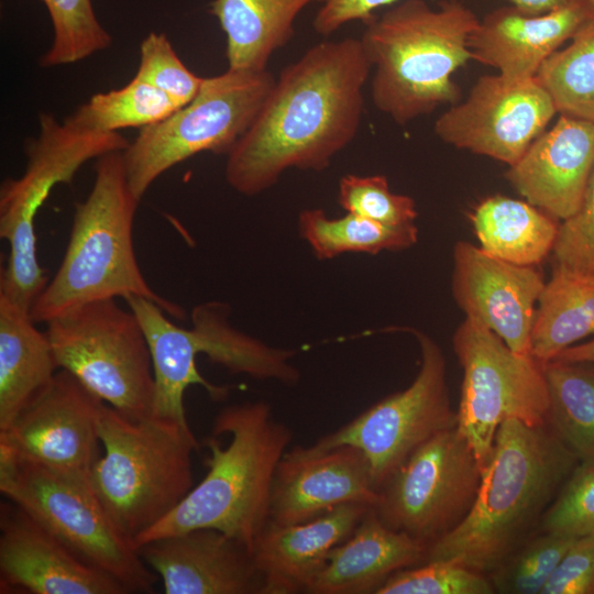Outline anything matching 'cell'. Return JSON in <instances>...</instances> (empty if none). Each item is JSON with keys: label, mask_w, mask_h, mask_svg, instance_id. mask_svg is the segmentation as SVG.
<instances>
[{"label": "cell", "mask_w": 594, "mask_h": 594, "mask_svg": "<svg viewBox=\"0 0 594 594\" xmlns=\"http://www.w3.org/2000/svg\"><path fill=\"white\" fill-rule=\"evenodd\" d=\"M539 530L594 535V463H579L544 512Z\"/></svg>", "instance_id": "8d00e7d4"}, {"label": "cell", "mask_w": 594, "mask_h": 594, "mask_svg": "<svg viewBox=\"0 0 594 594\" xmlns=\"http://www.w3.org/2000/svg\"><path fill=\"white\" fill-rule=\"evenodd\" d=\"M371 70L355 37L320 42L285 66L254 121L227 155L228 184L254 196L289 168H327L356 136Z\"/></svg>", "instance_id": "6da1fadb"}, {"label": "cell", "mask_w": 594, "mask_h": 594, "mask_svg": "<svg viewBox=\"0 0 594 594\" xmlns=\"http://www.w3.org/2000/svg\"><path fill=\"white\" fill-rule=\"evenodd\" d=\"M300 235L320 260L348 252L377 254L413 246L418 239L414 223L389 226L346 212L329 218L322 209H305L299 215Z\"/></svg>", "instance_id": "f546056e"}, {"label": "cell", "mask_w": 594, "mask_h": 594, "mask_svg": "<svg viewBox=\"0 0 594 594\" xmlns=\"http://www.w3.org/2000/svg\"><path fill=\"white\" fill-rule=\"evenodd\" d=\"M105 454L89 482L112 520L133 541L173 512L194 487L189 425L150 416L130 419L105 403L99 416Z\"/></svg>", "instance_id": "8992f818"}, {"label": "cell", "mask_w": 594, "mask_h": 594, "mask_svg": "<svg viewBox=\"0 0 594 594\" xmlns=\"http://www.w3.org/2000/svg\"><path fill=\"white\" fill-rule=\"evenodd\" d=\"M470 219L481 249L521 266H535L552 253L560 227L528 201L505 196L483 200Z\"/></svg>", "instance_id": "4316f807"}, {"label": "cell", "mask_w": 594, "mask_h": 594, "mask_svg": "<svg viewBox=\"0 0 594 594\" xmlns=\"http://www.w3.org/2000/svg\"><path fill=\"white\" fill-rule=\"evenodd\" d=\"M145 333L153 363L155 393L153 416L188 426L184 395L191 385L204 387L216 400L227 397L229 387L208 382L198 371L196 359L206 354L232 373L256 380H276L294 385L298 370L290 363L294 351L268 346L233 328L229 307L209 301L190 314L191 327L183 328L152 300L141 296L124 299Z\"/></svg>", "instance_id": "52a82bcc"}, {"label": "cell", "mask_w": 594, "mask_h": 594, "mask_svg": "<svg viewBox=\"0 0 594 594\" xmlns=\"http://www.w3.org/2000/svg\"><path fill=\"white\" fill-rule=\"evenodd\" d=\"M378 493L363 452L343 444L296 446L282 457L273 480L268 522L294 525L348 503L375 506Z\"/></svg>", "instance_id": "d6986e66"}, {"label": "cell", "mask_w": 594, "mask_h": 594, "mask_svg": "<svg viewBox=\"0 0 594 594\" xmlns=\"http://www.w3.org/2000/svg\"><path fill=\"white\" fill-rule=\"evenodd\" d=\"M338 202L346 212L389 226L414 223L417 217L414 199L392 193L383 175H344Z\"/></svg>", "instance_id": "d590c367"}, {"label": "cell", "mask_w": 594, "mask_h": 594, "mask_svg": "<svg viewBox=\"0 0 594 594\" xmlns=\"http://www.w3.org/2000/svg\"><path fill=\"white\" fill-rule=\"evenodd\" d=\"M371 508L348 503L299 524L267 522L251 549L263 579L262 594L306 593L330 551L353 532Z\"/></svg>", "instance_id": "603a6c76"}, {"label": "cell", "mask_w": 594, "mask_h": 594, "mask_svg": "<svg viewBox=\"0 0 594 594\" xmlns=\"http://www.w3.org/2000/svg\"><path fill=\"white\" fill-rule=\"evenodd\" d=\"M275 82L267 70H232L204 78L197 96L144 127L122 151L129 186L141 200L167 169L201 152L228 155L250 128Z\"/></svg>", "instance_id": "30bf717a"}, {"label": "cell", "mask_w": 594, "mask_h": 594, "mask_svg": "<svg viewBox=\"0 0 594 594\" xmlns=\"http://www.w3.org/2000/svg\"><path fill=\"white\" fill-rule=\"evenodd\" d=\"M552 254L557 265L594 274V168L579 209L559 227Z\"/></svg>", "instance_id": "f35d334b"}, {"label": "cell", "mask_w": 594, "mask_h": 594, "mask_svg": "<svg viewBox=\"0 0 594 594\" xmlns=\"http://www.w3.org/2000/svg\"><path fill=\"white\" fill-rule=\"evenodd\" d=\"M575 539L538 529L488 575L495 593L541 594Z\"/></svg>", "instance_id": "836d02e7"}, {"label": "cell", "mask_w": 594, "mask_h": 594, "mask_svg": "<svg viewBox=\"0 0 594 594\" xmlns=\"http://www.w3.org/2000/svg\"><path fill=\"white\" fill-rule=\"evenodd\" d=\"M95 170L89 195L75 204L62 263L30 309L32 319L45 323L89 302L130 296L184 319L182 306L155 293L139 266L132 230L140 200L129 186L122 152L97 158Z\"/></svg>", "instance_id": "5b68a950"}, {"label": "cell", "mask_w": 594, "mask_h": 594, "mask_svg": "<svg viewBox=\"0 0 594 594\" xmlns=\"http://www.w3.org/2000/svg\"><path fill=\"white\" fill-rule=\"evenodd\" d=\"M579 463L548 425L505 420L470 512L428 546L425 562L448 560L488 576L538 530Z\"/></svg>", "instance_id": "7a4b0ae2"}, {"label": "cell", "mask_w": 594, "mask_h": 594, "mask_svg": "<svg viewBox=\"0 0 594 594\" xmlns=\"http://www.w3.org/2000/svg\"><path fill=\"white\" fill-rule=\"evenodd\" d=\"M428 544L386 526L371 508L328 554L306 593L369 594L396 572L424 563Z\"/></svg>", "instance_id": "cb8c5ba5"}, {"label": "cell", "mask_w": 594, "mask_h": 594, "mask_svg": "<svg viewBox=\"0 0 594 594\" xmlns=\"http://www.w3.org/2000/svg\"><path fill=\"white\" fill-rule=\"evenodd\" d=\"M557 113L536 77H480L466 99L451 105L435 123L437 136L460 150L514 165Z\"/></svg>", "instance_id": "9a60e30c"}, {"label": "cell", "mask_w": 594, "mask_h": 594, "mask_svg": "<svg viewBox=\"0 0 594 594\" xmlns=\"http://www.w3.org/2000/svg\"><path fill=\"white\" fill-rule=\"evenodd\" d=\"M177 109L164 91L134 76L120 89L95 94L65 120L84 130L118 132L158 123Z\"/></svg>", "instance_id": "1f68e13d"}, {"label": "cell", "mask_w": 594, "mask_h": 594, "mask_svg": "<svg viewBox=\"0 0 594 594\" xmlns=\"http://www.w3.org/2000/svg\"><path fill=\"white\" fill-rule=\"evenodd\" d=\"M536 78L557 112L594 122V15L539 68Z\"/></svg>", "instance_id": "4dcf8cb0"}, {"label": "cell", "mask_w": 594, "mask_h": 594, "mask_svg": "<svg viewBox=\"0 0 594 594\" xmlns=\"http://www.w3.org/2000/svg\"><path fill=\"white\" fill-rule=\"evenodd\" d=\"M292 438V430L265 402L223 408L204 441L210 452L205 477L173 512L134 540L138 549L153 539L212 528L251 551L268 522L275 471Z\"/></svg>", "instance_id": "3957f363"}, {"label": "cell", "mask_w": 594, "mask_h": 594, "mask_svg": "<svg viewBox=\"0 0 594 594\" xmlns=\"http://www.w3.org/2000/svg\"><path fill=\"white\" fill-rule=\"evenodd\" d=\"M541 594H594V535L574 540Z\"/></svg>", "instance_id": "ab89813d"}, {"label": "cell", "mask_w": 594, "mask_h": 594, "mask_svg": "<svg viewBox=\"0 0 594 594\" xmlns=\"http://www.w3.org/2000/svg\"><path fill=\"white\" fill-rule=\"evenodd\" d=\"M414 334L421 355L414 382L314 444L322 450L343 444L360 449L377 491L419 446L458 425L442 350L426 333L414 331Z\"/></svg>", "instance_id": "5bb4252c"}, {"label": "cell", "mask_w": 594, "mask_h": 594, "mask_svg": "<svg viewBox=\"0 0 594 594\" xmlns=\"http://www.w3.org/2000/svg\"><path fill=\"white\" fill-rule=\"evenodd\" d=\"M38 135L25 144L28 163L19 178L0 188V237L9 243L0 295L30 311L48 279L36 256L35 217L58 184H69L88 161L122 152L129 141L119 132L79 129L51 113L40 114Z\"/></svg>", "instance_id": "ba28073f"}, {"label": "cell", "mask_w": 594, "mask_h": 594, "mask_svg": "<svg viewBox=\"0 0 594 594\" xmlns=\"http://www.w3.org/2000/svg\"><path fill=\"white\" fill-rule=\"evenodd\" d=\"M585 2L588 4L590 9L592 10L594 14V0H585Z\"/></svg>", "instance_id": "ee69618b"}, {"label": "cell", "mask_w": 594, "mask_h": 594, "mask_svg": "<svg viewBox=\"0 0 594 594\" xmlns=\"http://www.w3.org/2000/svg\"><path fill=\"white\" fill-rule=\"evenodd\" d=\"M58 369L130 419L153 415L155 381L145 333L114 298L80 306L45 322Z\"/></svg>", "instance_id": "8fae6325"}, {"label": "cell", "mask_w": 594, "mask_h": 594, "mask_svg": "<svg viewBox=\"0 0 594 594\" xmlns=\"http://www.w3.org/2000/svg\"><path fill=\"white\" fill-rule=\"evenodd\" d=\"M479 20L460 0H443L437 8L404 0L365 23L360 41L374 69V106L405 125L459 102L461 89L452 75L472 59L469 38Z\"/></svg>", "instance_id": "277c9868"}, {"label": "cell", "mask_w": 594, "mask_h": 594, "mask_svg": "<svg viewBox=\"0 0 594 594\" xmlns=\"http://www.w3.org/2000/svg\"><path fill=\"white\" fill-rule=\"evenodd\" d=\"M594 14L585 0L559 9L525 13L514 6L488 12L472 31V59L510 79L536 77L544 61Z\"/></svg>", "instance_id": "7402d4cb"}, {"label": "cell", "mask_w": 594, "mask_h": 594, "mask_svg": "<svg viewBox=\"0 0 594 594\" xmlns=\"http://www.w3.org/2000/svg\"><path fill=\"white\" fill-rule=\"evenodd\" d=\"M490 578L448 560L426 561L393 574L376 594H492Z\"/></svg>", "instance_id": "e575fe53"}, {"label": "cell", "mask_w": 594, "mask_h": 594, "mask_svg": "<svg viewBox=\"0 0 594 594\" xmlns=\"http://www.w3.org/2000/svg\"><path fill=\"white\" fill-rule=\"evenodd\" d=\"M594 168V122L561 114L505 173L529 204L557 220L579 209Z\"/></svg>", "instance_id": "44dd1931"}, {"label": "cell", "mask_w": 594, "mask_h": 594, "mask_svg": "<svg viewBox=\"0 0 594 594\" xmlns=\"http://www.w3.org/2000/svg\"><path fill=\"white\" fill-rule=\"evenodd\" d=\"M553 360L563 362L594 363V339L588 342L571 345L564 349Z\"/></svg>", "instance_id": "7bdbcfd3"}, {"label": "cell", "mask_w": 594, "mask_h": 594, "mask_svg": "<svg viewBox=\"0 0 594 594\" xmlns=\"http://www.w3.org/2000/svg\"><path fill=\"white\" fill-rule=\"evenodd\" d=\"M549 389L547 425L580 463H594V363H543Z\"/></svg>", "instance_id": "f1b7e54d"}, {"label": "cell", "mask_w": 594, "mask_h": 594, "mask_svg": "<svg viewBox=\"0 0 594 594\" xmlns=\"http://www.w3.org/2000/svg\"><path fill=\"white\" fill-rule=\"evenodd\" d=\"M594 333V274L554 264L539 296L531 355L542 364Z\"/></svg>", "instance_id": "83f0119b"}, {"label": "cell", "mask_w": 594, "mask_h": 594, "mask_svg": "<svg viewBox=\"0 0 594 594\" xmlns=\"http://www.w3.org/2000/svg\"><path fill=\"white\" fill-rule=\"evenodd\" d=\"M544 284L535 266L503 261L466 241L454 245L455 302L466 318L495 332L516 353L531 355V330Z\"/></svg>", "instance_id": "e0dca14e"}, {"label": "cell", "mask_w": 594, "mask_h": 594, "mask_svg": "<svg viewBox=\"0 0 594 594\" xmlns=\"http://www.w3.org/2000/svg\"><path fill=\"white\" fill-rule=\"evenodd\" d=\"M482 469L457 427L419 446L378 488L373 509L388 527L430 544L470 512Z\"/></svg>", "instance_id": "4fadbf2b"}, {"label": "cell", "mask_w": 594, "mask_h": 594, "mask_svg": "<svg viewBox=\"0 0 594 594\" xmlns=\"http://www.w3.org/2000/svg\"><path fill=\"white\" fill-rule=\"evenodd\" d=\"M105 402L59 369L3 431L0 449L46 470L89 480L100 459L99 416Z\"/></svg>", "instance_id": "2e32d148"}, {"label": "cell", "mask_w": 594, "mask_h": 594, "mask_svg": "<svg viewBox=\"0 0 594 594\" xmlns=\"http://www.w3.org/2000/svg\"><path fill=\"white\" fill-rule=\"evenodd\" d=\"M0 491L129 593L154 592L157 574L112 520L89 480L55 473L0 449Z\"/></svg>", "instance_id": "9c48e42d"}, {"label": "cell", "mask_w": 594, "mask_h": 594, "mask_svg": "<svg viewBox=\"0 0 594 594\" xmlns=\"http://www.w3.org/2000/svg\"><path fill=\"white\" fill-rule=\"evenodd\" d=\"M140 53L135 77L164 91L178 108L197 96L204 78L186 67L164 33L150 32L141 43Z\"/></svg>", "instance_id": "74e56055"}, {"label": "cell", "mask_w": 594, "mask_h": 594, "mask_svg": "<svg viewBox=\"0 0 594 594\" xmlns=\"http://www.w3.org/2000/svg\"><path fill=\"white\" fill-rule=\"evenodd\" d=\"M452 343L463 371L457 428L483 471L505 420L547 425L550 398L543 364L514 352L495 332L466 317Z\"/></svg>", "instance_id": "7c38bea8"}, {"label": "cell", "mask_w": 594, "mask_h": 594, "mask_svg": "<svg viewBox=\"0 0 594 594\" xmlns=\"http://www.w3.org/2000/svg\"><path fill=\"white\" fill-rule=\"evenodd\" d=\"M35 324L30 311L0 295V431L59 370L45 331Z\"/></svg>", "instance_id": "d4e9b609"}, {"label": "cell", "mask_w": 594, "mask_h": 594, "mask_svg": "<svg viewBox=\"0 0 594 594\" xmlns=\"http://www.w3.org/2000/svg\"><path fill=\"white\" fill-rule=\"evenodd\" d=\"M52 21L54 37L41 57L42 67L77 63L111 45L112 37L99 22L91 0H40Z\"/></svg>", "instance_id": "d6a6232c"}, {"label": "cell", "mask_w": 594, "mask_h": 594, "mask_svg": "<svg viewBox=\"0 0 594 594\" xmlns=\"http://www.w3.org/2000/svg\"><path fill=\"white\" fill-rule=\"evenodd\" d=\"M322 0H213L209 11L226 35L228 69L262 72L294 35L299 13Z\"/></svg>", "instance_id": "484cf974"}, {"label": "cell", "mask_w": 594, "mask_h": 594, "mask_svg": "<svg viewBox=\"0 0 594 594\" xmlns=\"http://www.w3.org/2000/svg\"><path fill=\"white\" fill-rule=\"evenodd\" d=\"M0 592L129 593L119 581L87 564L9 499L0 505Z\"/></svg>", "instance_id": "ac0fdd59"}, {"label": "cell", "mask_w": 594, "mask_h": 594, "mask_svg": "<svg viewBox=\"0 0 594 594\" xmlns=\"http://www.w3.org/2000/svg\"><path fill=\"white\" fill-rule=\"evenodd\" d=\"M574 1L576 0H509L512 6L529 14L546 13Z\"/></svg>", "instance_id": "b9f144b4"}, {"label": "cell", "mask_w": 594, "mask_h": 594, "mask_svg": "<svg viewBox=\"0 0 594 594\" xmlns=\"http://www.w3.org/2000/svg\"><path fill=\"white\" fill-rule=\"evenodd\" d=\"M400 0H322L312 22L316 33L329 36L343 25L361 21L367 23L380 9Z\"/></svg>", "instance_id": "60d3db41"}, {"label": "cell", "mask_w": 594, "mask_h": 594, "mask_svg": "<svg viewBox=\"0 0 594 594\" xmlns=\"http://www.w3.org/2000/svg\"><path fill=\"white\" fill-rule=\"evenodd\" d=\"M166 594H262L250 549L212 528L153 539L139 547Z\"/></svg>", "instance_id": "ffe728a7"}]
</instances>
